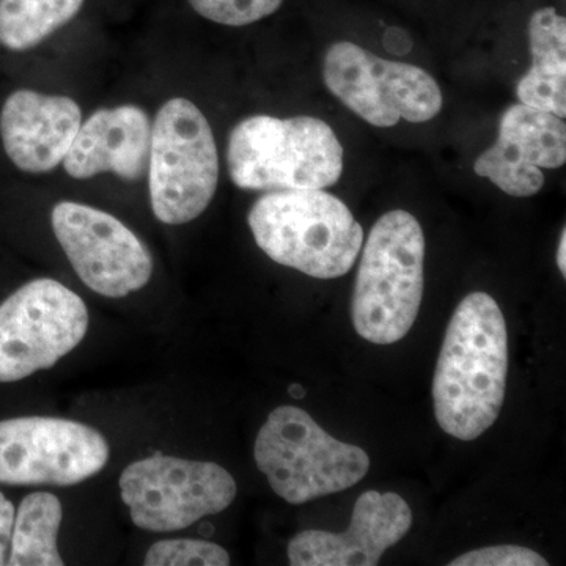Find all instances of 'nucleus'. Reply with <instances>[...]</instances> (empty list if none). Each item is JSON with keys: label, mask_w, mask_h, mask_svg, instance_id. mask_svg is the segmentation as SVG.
<instances>
[{"label": "nucleus", "mask_w": 566, "mask_h": 566, "mask_svg": "<svg viewBox=\"0 0 566 566\" xmlns=\"http://www.w3.org/2000/svg\"><path fill=\"white\" fill-rule=\"evenodd\" d=\"M145 566H227L230 556L222 546L207 539H161L148 549Z\"/></svg>", "instance_id": "19"}, {"label": "nucleus", "mask_w": 566, "mask_h": 566, "mask_svg": "<svg viewBox=\"0 0 566 566\" xmlns=\"http://www.w3.org/2000/svg\"><path fill=\"white\" fill-rule=\"evenodd\" d=\"M411 526L412 512L401 495L365 491L354 505L348 531H304L294 536L290 565L376 566Z\"/></svg>", "instance_id": "13"}, {"label": "nucleus", "mask_w": 566, "mask_h": 566, "mask_svg": "<svg viewBox=\"0 0 566 566\" xmlns=\"http://www.w3.org/2000/svg\"><path fill=\"white\" fill-rule=\"evenodd\" d=\"M566 230H562L560 234V243H558L557 249V266L560 270L562 275L566 277Z\"/></svg>", "instance_id": "23"}, {"label": "nucleus", "mask_w": 566, "mask_h": 566, "mask_svg": "<svg viewBox=\"0 0 566 566\" xmlns=\"http://www.w3.org/2000/svg\"><path fill=\"white\" fill-rule=\"evenodd\" d=\"M509 331L488 293L468 294L447 326L433 378L434 416L444 433L474 441L493 427L505 400Z\"/></svg>", "instance_id": "1"}, {"label": "nucleus", "mask_w": 566, "mask_h": 566, "mask_svg": "<svg viewBox=\"0 0 566 566\" xmlns=\"http://www.w3.org/2000/svg\"><path fill=\"white\" fill-rule=\"evenodd\" d=\"M253 457L274 493L293 505L348 490L370 469L365 450L327 434L296 406L271 412L256 436Z\"/></svg>", "instance_id": "5"}, {"label": "nucleus", "mask_w": 566, "mask_h": 566, "mask_svg": "<svg viewBox=\"0 0 566 566\" xmlns=\"http://www.w3.org/2000/svg\"><path fill=\"white\" fill-rule=\"evenodd\" d=\"M323 80L338 102L376 128L401 120L430 122L444 106L441 87L430 73L378 57L353 41H338L326 51Z\"/></svg>", "instance_id": "7"}, {"label": "nucleus", "mask_w": 566, "mask_h": 566, "mask_svg": "<svg viewBox=\"0 0 566 566\" xmlns=\"http://www.w3.org/2000/svg\"><path fill=\"white\" fill-rule=\"evenodd\" d=\"M13 504L0 493V566L9 565V551L11 546V535H13L14 526Z\"/></svg>", "instance_id": "22"}, {"label": "nucleus", "mask_w": 566, "mask_h": 566, "mask_svg": "<svg viewBox=\"0 0 566 566\" xmlns=\"http://www.w3.org/2000/svg\"><path fill=\"white\" fill-rule=\"evenodd\" d=\"M424 234L405 210L376 221L354 285V329L375 345L400 342L415 326L423 297Z\"/></svg>", "instance_id": "4"}, {"label": "nucleus", "mask_w": 566, "mask_h": 566, "mask_svg": "<svg viewBox=\"0 0 566 566\" xmlns=\"http://www.w3.org/2000/svg\"><path fill=\"white\" fill-rule=\"evenodd\" d=\"M107 460L106 438L88 424L39 416L0 422L3 485H77L102 472Z\"/></svg>", "instance_id": "10"}, {"label": "nucleus", "mask_w": 566, "mask_h": 566, "mask_svg": "<svg viewBox=\"0 0 566 566\" xmlns=\"http://www.w3.org/2000/svg\"><path fill=\"white\" fill-rule=\"evenodd\" d=\"M238 488L211 461L155 457L134 461L120 476V494L133 523L148 532H178L229 509Z\"/></svg>", "instance_id": "9"}, {"label": "nucleus", "mask_w": 566, "mask_h": 566, "mask_svg": "<svg viewBox=\"0 0 566 566\" xmlns=\"http://www.w3.org/2000/svg\"><path fill=\"white\" fill-rule=\"evenodd\" d=\"M205 20L216 24L243 28L271 17L283 0H188Z\"/></svg>", "instance_id": "20"}, {"label": "nucleus", "mask_w": 566, "mask_h": 566, "mask_svg": "<svg viewBox=\"0 0 566 566\" xmlns=\"http://www.w3.org/2000/svg\"><path fill=\"white\" fill-rule=\"evenodd\" d=\"M51 223L71 266L92 292L125 297L150 282V251L109 212L59 202L52 208Z\"/></svg>", "instance_id": "11"}, {"label": "nucleus", "mask_w": 566, "mask_h": 566, "mask_svg": "<svg viewBox=\"0 0 566 566\" xmlns=\"http://www.w3.org/2000/svg\"><path fill=\"white\" fill-rule=\"evenodd\" d=\"M81 123L80 104L69 96L21 88L0 111L3 150L22 172H51L62 164Z\"/></svg>", "instance_id": "14"}, {"label": "nucleus", "mask_w": 566, "mask_h": 566, "mask_svg": "<svg viewBox=\"0 0 566 566\" xmlns=\"http://www.w3.org/2000/svg\"><path fill=\"white\" fill-rule=\"evenodd\" d=\"M545 557L523 546H491L469 551L450 566H546Z\"/></svg>", "instance_id": "21"}, {"label": "nucleus", "mask_w": 566, "mask_h": 566, "mask_svg": "<svg viewBox=\"0 0 566 566\" xmlns=\"http://www.w3.org/2000/svg\"><path fill=\"white\" fill-rule=\"evenodd\" d=\"M290 394L293 395V398H303L304 397V389L300 385H293L290 387Z\"/></svg>", "instance_id": "24"}, {"label": "nucleus", "mask_w": 566, "mask_h": 566, "mask_svg": "<svg viewBox=\"0 0 566 566\" xmlns=\"http://www.w3.org/2000/svg\"><path fill=\"white\" fill-rule=\"evenodd\" d=\"M147 174L151 210L167 226L191 222L211 203L218 147L203 112L189 99H169L156 114Z\"/></svg>", "instance_id": "6"}, {"label": "nucleus", "mask_w": 566, "mask_h": 566, "mask_svg": "<svg viewBox=\"0 0 566 566\" xmlns=\"http://www.w3.org/2000/svg\"><path fill=\"white\" fill-rule=\"evenodd\" d=\"M151 126L147 112L133 104L93 112L81 123L63 169L76 180L109 172L139 181L148 172Z\"/></svg>", "instance_id": "15"}, {"label": "nucleus", "mask_w": 566, "mask_h": 566, "mask_svg": "<svg viewBox=\"0 0 566 566\" xmlns=\"http://www.w3.org/2000/svg\"><path fill=\"white\" fill-rule=\"evenodd\" d=\"M532 66L516 85L520 102L566 117V20L553 7L528 22Z\"/></svg>", "instance_id": "16"}, {"label": "nucleus", "mask_w": 566, "mask_h": 566, "mask_svg": "<svg viewBox=\"0 0 566 566\" xmlns=\"http://www.w3.org/2000/svg\"><path fill=\"white\" fill-rule=\"evenodd\" d=\"M88 311L54 279L22 285L0 304V382L54 367L84 340Z\"/></svg>", "instance_id": "8"}, {"label": "nucleus", "mask_w": 566, "mask_h": 566, "mask_svg": "<svg viewBox=\"0 0 566 566\" xmlns=\"http://www.w3.org/2000/svg\"><path fill=\"white\" fill-rule=\"evenodd\" d=\"M62 517V504L54 494L25 495L14 515L9 565H65L57 547V534Z\"/></svg>", "instance_id": "17"}, {"label": "nucleus", "mask_w": 566, "mask_h": 566, "mask_svg": "<svg viewBox=\"0 0 566 566\" xmlns=\"http://www.w3.org/2000/svg\"><path fill=\"white\" fill-rule=\"evenodd\" d=\"M248 222L273 262L323 281L349 273L364 245L363 227L348 205L323 189L264 193Z\"/></svg>", "instance_id": "2"}, {"label": "nucleus", "mask_w": 566, "mask_h": 566, "mask_svg": "<svg viewBox=\"0 0 566 566\" xmlns=\"http://www.w3.org/2000/svg\"><path fill=\"white\" fill-rule=\"evenodd\" d=\"M345 151L322 118L252 115L227 142L230 180L245 191L326 189L344 174Z\"/></svg>", "instance_id": "3"}, {"label": "nucleus", "mask_w": 566, "mask_h": 566, "mask_svg": "<svg viewBox=\"0 0 566 566\" xmlns=\"http://www.w3.org/2000/svg\"><path fill=\"white\" fill-rule=\"evenodd\" d=\"M566 163L565 118L527 104L502 114L497 140L474 163V172L513 197H532L545 186L542 169Z\"/></svg>", "instance_id": "12"}, {"label": "nucleus", "mask_w": 566, "mask_h": 566, "mask_svg": "<svg viewBox=\"0 0 566 566\" xmlns=\"http://www.w3.org/2000/svg\"><path fill=\"white\" fill-rule=\"evenodd\" d=\"M84 0H0V44L29 51L69 24Z\"/></svg>", "instance_id": "18"}]
</instances>
